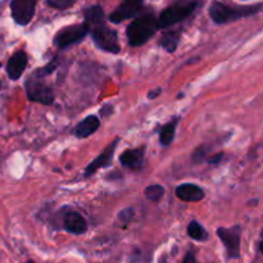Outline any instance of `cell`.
Instances as JSON below:
<instances>
[{"instance_id":"cell-1","label":"cell","mask_w":263,"mask_h":263,"mask_svg":"<svg viewBox=\"0 0 263 263\" xmlns=\"http://www.w3.org/2000/svg\"><path fill=\"white\" fill-rule=\"evenodd\" d=\"M85 22L89 25V32L98 49L110 54L120 53L117 32L107 26L102 7L94 5L85 10Z\"/></svg>"},{"instance_id":"cell-2","label":"cell","mask_w":263,"mask_h":263,"mask_svg":"<svg viewBox=\"0 0 263 263\" xmlns=\"http://www.w3.org/2000/svg\"><path fill=\"white\" fill-rule=\"evenodd\" d=\"M157 31H158L157 18L152 13H146L134 20L127 26L126 35L131 46H140L144 45L149 39L153 37Z\"/></svg>"},{"instance_id":"cell-3","label":"cell","mask_w":263,"mask_h":263,"mask_svg":"<svg viewBox=\"0 0 263 263\" xmlns=\"http://www.w3.org/2000/svg\"><path fill=\"white\" fill-rule=\"evenodd\" d=\"M259 10H261V4L254 5V7H229L221 2H213L208 13L213 22L217 25H225V23L238 21L240 18L257 14Z\"/></svg>"},{"instance_id":"cell-4","label":"cell","mask_w":263,"mask_h":263,"mask_svg":"<svg viewBox=\"0 0 263 263\" xmlns=\"http://www.w3.org/2000/svg\"><path fill=\"white\" fill-rule=\"evenodd\" d=\"M198 5H199V2L197 0H182V2H177L170 5L157 18L158 28L171 27V26L181 22L197 9Z\"/></svg>"},{"instance_id":"cell-5","label":"cell","mask_w":263,"mask_h":263,"mask_svg":"<svg viewBox=\"0 0 263 263\" xmlns=\"http://www.w3.org/2000/svg\"><path fill=\"white\" fill-rule=\"evenodd\" d=\"M44 77L32 73L26 81V94L31 102L41 103V104H51L54 102V92L50 86L44 82Z\"/></svg>"},{"instance_id":"cell-6","label":"cell","mask_w":263,"mask_h":263,"mask_svg":"<svg viewBox=\"0 0 263 263\" xmlns=\"http://www.w3.org/2000/svg\"><path fill=\"white\" fill-rule=\"evenodd\" d=\"M217 236L225 247L228 259L240 258L241 226L235 225L231 226V228H218Z\"/></svg>"},{"instance_id":"cell-7","label":"cell","mask_w":263,"mask_h":263,"mask_svg":"<svg viewBox=\"0 0 263 263\" xmlns=\"http://www.w3.org/2000/svg\"><path fill=\"white\" fill-rule=\"evenodd\" d=\"M89 33V25L86 22L72 25L62 28L54 36V45L59 49H66L73 44L84 40L85 36Z\"/></svg>"},{"instance_id":"cell-8","label":"cell","mask_w":263,"mask_h":263,"mask_svg":"<svg viewBox=\"0 0 263 263\" xmlns=\"http://www.w3.org/2000/svg\"><path fill=\"white\" fill-rule=\"evenodd\" d=\"M39 0H12L10 12L14 22L20 26H26L35 15L36 4Z\"/></svg>"},{"instance_id":"cell-9","label":"cell","mask_w":263,"mask_h":263,"mask_svg":"<svg viewBox=\"0 0 263 263\" xmlns=\"http://www.w3.org/2000/svg\"><path fill=\"white\" fill-rule=\"evenodd\" d=\"M143 0H123L116 10H113L109 15V21L112 23H121L123 21L133 18L140 12Z\"/></svg>"},{"instance_id":"cell-10","label":"cell","mask_w":263,"mask_h":263,"mask_svg":"<svg viewBox=\"0 0 263 263\" xmlns=\"http://www.w3.org/2000/svg\"><path fill=\"white\" fill-rule=\"evenodd\" d=\"M118 141H120V139L118 138L115 139V140L112 141V144H110V145H108L107 148H105V151L103 152L100 156H98L97 158H95L94 161H92L91 163L86 167V168H85V172H84L85 177L92 176V175H94L99 168H105V167L110 166L113 156H115L116 148H117V145H118Z\"/></svg>"},{"instance_id":"cell-11","label":"cell","mask_w":263,"mask_h":263,"mask_svg":"<svg viewBox=\"0 0 263 263\" xmlns=\"http://www.w3.org/2000/svg\"><path fill=\"white\" fill-rule=\"evenodd\" d=\"M63 229L73 235H82L87 231V222L81 213L76 211H68L63 216Z\"/></svg>"},{"instance_id":"cell-12","label":"cell","mask_w":263,"mask_h":263,"mask_svg":"<svg viewBox=\"0 0 263 263\" xmlns=\"http://www.w3.org/2000/svg\"><path fill=\"white\" fill-rule=\"evenodd\" d=\"M27 55L23 50H18L13 54L9 58L7 63V73L9 76L10 80L15 81V80L20 79L22 76V73L25 72L26 66H27Z\"/></svg>"},{"instance_id":"cell-13","label":"cell","mask_w":263,"mask_h":263,"mask_svg":"<svg viewBox=\"0 0 263 263\" xmlns=\"http://www.w3.org/2000/svg\"><path fill=\"white\" fill-rule=\"evenodd\" d=\"M144 157H145V146L136 149H127L120 156V163L123 167L130 170H139L143 166Z\"/></svg>"},{"instance_id":"cell-14","label":"cell","mask_w":263,"mask_h":263,"mask_svg":"<svg viewBox=\"0 0 263 263\" xmlns=\"http://www.w3.org/2000/svg\"><path fill=\"white\" fill-rule=\"evenodd\" d=\"M176 197L182 202L195 203L204 199V192L198 185L182 184L176 187Z\"/></svg>"},{"instance_id":"cell-15","label":"cell","mask_w":263,"mask_h":263,"mask_svg":"<svg viewBox=\"0 0 263 263\" xmlns=\"http://www.w3.org/2000/svg\"><path fill=\"white\" fill-rule=\"evenodd\" d=\"M99 126H100L99 117H97V116L94 115L87 116L86 118H84V120L76 126V128H74V135H76L79 139L89 138L90 135H92V134L99 128Z\"/></svg>"},{"instance_id":"cell-16","label":"cell","mask_w":263,"mask_h":263,"mask_svg":"<svg viewBox=\"0 0 263 263\" xmlns=\"http://www.w3.org/2000/svg\"><path fill=\"white\" fill-rule=\"evenodd\" d=\"M180 39H181V31L180 30L167 31L162 36L161 41H159V45L163 49H166L168 53H174L176 50L177 45H179Z\"/></svg>"},{"instance_id":"cell-17","label":"cell","mask_w":263,"mask_h":263,"mask_svg":"<svg viewBox=\"0 0 263 263\" xmlns=\"http://www.w3.org/2000/svg\"><path fill=\"white\" fill-rule=\"evenodd\" d=\"M179 123V118L170 121L168 123L161 128V134H159V143L163 146H168L170 144L174 141L175 135H176V127Z\"/></svg>"},{"instance_id":"cell-18","label":"cell","mask_w":263,"mask_h":263,"mask_svg":"<svg viewBox=\"0 0 263 263\" xmlns=\"http://www.w3.org/2000/svg\"><path fill=\"white\" fill-rule=\"evenodd\" d=\"M187 235L197 241H205L208 239V233L204 226L200 225L198 221H192L187 226Z\"/></svg>"},{"instance_id":"cell-19","label":"cell","mask_w":263,"mask_h":263,"mask_svg":"<svg viewBox=\"0 0 263 263\" xmlns=\"http://www.w3.org/2000/svg\"><path fill=\"white\" fill-rule=\"evenodd\" d=\"M164 195V187L161 186L159 184L149 185L145 189V197L146 199L152 200V202H159Z\"/></svg>"},{"instance_id":"cell-20","label":"cell","mask_w":263,"mask_h":263,"mask_svg":"<svg viewBox=\"0 0 263 263\" xmlns=\"http://www.w3.org/2000/svg\"><path fill=\"white\" fill-rule=\"evenodd\" d=\"M77 0H46V4L50 5L51 8L58 10H64L71 8Z\"/></svg>"},{"instance_id":"cell-21","label":"cell","mask_w":263,"mask_h":263,"mask_svg":"<svg viewBox=\"0 0 263 263\" xmlns=\"http://www.w3.org/2000/svg\"><path fill=\"white\" fill-rule=\"evenodd\" d=\"M57 64H58V58H54L50 63L46 64V66H44V67H41V68H39L37 71H35L33 73H36L37 76H41V77H46L55 71Z\"/></svg>"},{"instance_id":"cell-22","label":"cell","mask_w":263,"mask_h":263,"mask_svg":"<svg viewBox=\"0 0 263 263\" xmlns=\"http://www.w3.org/2000/svg\"><path fill=\"white\" fill-rule=\"evenodd\" d=\"M133 217H134L133 208H125V210H122L120 213H118V220H120V222L123 223L125 226L131 222Z\"/></svg>"},{"instance_id":"cell-23","label":"cell","mask_w":263,"mask_h":263,"mask_svg":"<svg viewBox=\"0 0 263 263\" xmlns=\"http://www.w3.org/2000/svg\"><path fill=\"white\" fill-rule=\"evenodd\" d=\"M112 109H113L112 104H105V105H103L102 108H100L99 113H100V116H102V117H107L108 115H110V113H112Z\"/></svg>"},{"instance_id":"cell-24","label":"cell","mask_w":263,"mask_h":263,"mask_svg":"<svg viewBox=\"0 0 263 263\" xmlns=\"http://www.w3.org/2000/svg\"><path fill=\"white\" fill-rule=\"evenodd\" d=\"M182 263H198L197 258H195L194 252H193V251L187 252L186 256H185L184 259H182Z\"/></svg>"},{"instance_id":"cell-25","label":"cell","mask_w":263,"mask_h":263,"mask_svg":"<svg viewBox=\"0 0 263 263\" xmlns=\"http://www.w3.org/2000/svg\"><path fill=\"white\" fill-rule=\"evenodd\" d=\"M222 158H223V153L222 152H220V153H217V154H215L213 157H211V158L208 159V162H210L211 164H217V163H220L221 159Z\"/></svg>"},{"instance_id":"cell-26","label":"cell","mask_w":263,"mask_h":263,"mask_svg":"<svg viewBox=\"0 0 263 263\" xmlns=\"http://www.w3.org/2000/svg\"><path fill=\"white\" fill-rule=\"evenodd\" d=\"M161 92H162V89H159V87H158V89H156V90H154V91L149 92L148 98H149V99H156V98L158 97V95L161 94Z\"/></svg>"},{"instance_id":"cell-27","label":"cell","mask_w":263,"mask_h":263,"mask_svg":"<svg viewBox=\"0 0 263 263\" xmlns=\"http://www.w3.org/2000/svg\"><path fill=\"white\" fill-rule=\"evenodd\" d=\"M27 263H35V262H33V261H28Z\"/></svg>"}]
</instances>
